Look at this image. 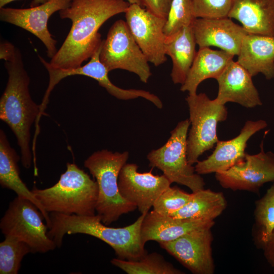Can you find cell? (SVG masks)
Here are the masks:
<instances>
[{
  "label": "cell",
  "mask_w": 274,
  "mask_h": 274,
  "mask_svg": "<svg viewBox=\"0 0 274 274\" xmlns=\"http://www.w3.org/2000/svg\"><path fill=\"white\" fill-rule=\"evenodd\" d=\"M130 5L125 0H72L68 8L59 11L60 18L71 20V29L47 64L61 69L81 66L102 44L98 32L101 26L112 17L125 13Z\"/></svg>",
  "instance_id": "cell-1"
},
{
  "label": "cell",
  "mask_w": 274,
  "mask_h": 274,
  "mask_svg": "<svg viewBox=\"0 0 274 274\" xmlns=\"http://www.w3.org/2000/svg\"><path fill=\"white\" fill-rule=\"evenodd\" d=\"M0 58L5 60L8 74L7 85L0 99V118L16 136L22 164L28 168L32 159L30 130L35 121L39 123L42 116L41 106L31 97L28 88L30 79L19 49L9 42L1 43Z\"/></svg>",
  "instance_id": "cell-2"
},
{
  "label": "cell",
  "mask_w": 274,
  "mask_h": 274,
  "mask_svg": "<svg viewBox=\"0 0 274 274\" xmlns=\"http://www.w3.org/2000/svg\"><path fill=\"white\" fill-rule=\"evenodd\" d=\"M145 215L141 214L129 225L115 228L104 224L97 214L78 216L50 213L48 235L59 248L66 234L89 235L109 245L118 258L138 260L147 254L141 236L142 224Z\"/></svg>",
  "instance_id": "cell-3"
},
{
  "label": "cell",
  "mask_w": 274,
  "mask_h": 274,
  "mask_svg": "<svg viewBox=\"0 0 274 274\" xmlns=\"http://www.w3.org/2000/svg\"><path fill=\"white\" fill-rule=\"evenodd\" d=\"M47 213L66 215H95L98 188L96 181L76 164L67 163L66 169L53 186L31 190Z\"/></svg>",
  "instance_id": "cell-4"
},
{
  "label": "cell",
  "mask_w": 274,
  "mask_h": 274,
  "mask_svg": "<svg viewBox=\"0 0 274 274\" xmlns=\"http://www.w3.org/2000/svg\"><path fill=\"white\" fill-rule=\"evenodd\" d=\"M128 158L127 151L120 153L102 150L92 154L84 162V166L97 183L98 194L95 210L106 225L137 209L121 195L118 187L120 172Z\"/></svg>",
  "instance_id": "cell-5"
},
{
  "label": "cell",
  "mask_w": 274,
  "mask_h": 274,
  "mask_svg": "<svg viewBox=\"0 0 274 274\" xmlns=\"http://www.w3.org/2000/svg\"><path fill=\"white\" fill-rule=\"evenodd\" d=\"M189 120L180 121L170 136L161 147L152 150L147 156L152 167L161 170L171 183L184 185L192 192L204 189L205 182L187 159V136Z\"/></svg>",
  "instance_id": "cell-6"
},
{
  "label": "cell",
  "mask_w": 274,
  "mask_h": 274,
  "mask_svg": "<svg viewBox=\"0 0 274 274\" xmlns=\"http://www.w3.org/2000/svg\"><path fill=\"white\" fill-rule=\"evenodd\" d=\"M186 101L191 125L187 141V159L193 165L219 141L217 126L227 119L228 111L224 105L210 99L204 93L188 94Z\"/></svg>",
  "instance_id": "cell-7"
},
{
  "label": "cell",
  "mask_w": 274,
  "mask_h": 274,
  "mask_svg": "<svg viewBox=\"0 0 274 274\" xmlns=\"http://www.w3.org/2000/svg\"><path fill=\"white\" fill-rule=\"evenodd\" d=\"M43 219L42 213L32 202L17 196L9 203L1 219L0 228L5 237L26 243L32 253H45L57 247L48 236L49 227Z\"/></svg>",
  "instance_id": "cell-8"
},
{
  "label": "cell",
  "mask_w": 274,
  "mask_h": 274,
  "mask_svg": "<svg viewBox=\"0 0 274 274\" xmlns=\"http://www.w3.org/2000/svg\"><path fill=\"white\" fill-rule=\"evenodd\" d=\"M99 59L109 72L121 69L136 74L147 83L151 76L148 60L133 37L126 21L118 20L102 40Z\"/></svg>",
  "instance_id": "cell-9"
},
{
  "label": "cell",
  "mask_w": 274,
  "mask_h": 274,
  "mask_svg": "<svg viewBox=\"0 0 274 274\" xmlns=\"http://www.w3.org/2000/svg\"><path fill=\"white\" fill-rule=\"evenodd\" d=\"M215 178L224 188L258 192L264 184L274 182V153L265 152L262 143L259 153H246L243 161L225 171L215 173Z\"/></svg>",
  "instance_id": "cell-10"
},
{
  "label": "cell",
  "mask_w": 274,
  "mask_h": 274,
  "mask_svg": "<svg viewBox=\"0 0 274 274\" xmlns=\"http://www.w3.org/2000/svg\"><path fill=\"white\" fill-rule=\"evenodd\" d=\"M125 14L128 27L148 61L156 66L164 63L166 19L135 4H130Z\"/></svg>",
  "instance_id": "cell-11"
},
{
  "label": "cell",
  "mask_w": 274,
  "mask_h": 274,
  "mask_svg": "<svg viewBox=\"0 0 274 274\" xmlns=\"http://www.w3.org/2000/svg\"><path fill=\"white\" fill-rule=\"evenodd\" d=\"M72 0H48L29 8H0V20L21 27L36 36L44 44L47 56L52 58L57 51L56 41L48 28V22L54 13L68 8Z\"/></svg>",
  "instance_id": "cell-12"
},
{
  "label": "cell",
  "mask_w": 274,
  "mask_h": 274,
  "mask_svg": "<svg viewBox=\"0 0 274 274\" xmlns=\"http://www.w3.org/2000/svg\"><path fill=\"white\" fill-rule=\"evenodd\" d=\"M211 228L192 231L169 242L159 243L160 247L194 274H213Z\"/></svg>",
  "instance_id": "cell-13"
},
{
  "label": "cell",
  "mask_w": 274,
  "mask_h": 274,
  "mask_svg": "<svg viewBox=\"0 0 274 274\" xmlns=\"http://www.w3.org/2000/svg\"><path fill=\"white\" fill-rule=\"evenodd\" d=\"M134 163H126L118 178V187L121 195L134 204L141 214L146 215L159 195L172 184L164 175H154L152 170L140 173Z\"/></svg>",
  "instance_id": "cell-14"
},
{
  "label": "cell",
  "mask_w": 274,
  "mask_h": 274,
  "mask_svg": "<svg viewBox=\"0 0 274 274\" xmlns=\"http://www.w3.org/2000/svg\"><path fill=\"white\" fill-rule=\"evenodd\" d=\"M267 126L264 120L247 121L238 135L228 141L219 140L212 154L196 163V173L201 175L224 172L243 161L248 140Z\"/></svg>",
  "instance_id": "cell-15"
},
{
  "label": "cell",
  "mask_w": 274,
  "mask_h": 274,
  "mask_svg": "<svg viewBox=\"0 0 274 274\" xmlns=\"http://www.w3.org/2000/svg\"><path fill=\"white\" fill-rule=\"evenodd\" d=\"M199 48L215 46L233 56L237 55L248 32L229 17L197 18L192 25Z\"/></svg>",
  "instance_id": "cell-16"
},
{
  "label": "cell",
  "mask_w": 274,
  "mask_h": 274,
  "mask_svg": "<svg viewBox=\"0 0 274 274\" xmlns=\"http://www.w3.org/2000/svg\"><path fill=\"white\" fill-rule=\"evenodd\" d=\"M252 78L233 59L216 79L218 91L216 100L222 105L232 102L247 108L261 106L262 101Z\"/></svg>",
  "instance_id": "cell-17"
},
{
  "label": "cell",
  "mask_w": 274,
  "mask_h": 274,
  "mask_svg": "<svg viewBox=\"0 0 274 274\" xmlns=\"http://www.w3.org/2000/svg\"><path fill=\"white\" fill-rule=\"evenodd\" d=\"M214 221L177 218L159 214L154 211L145 216L141 226L143 244L150 241L158 243L175 240L194 230L212 228Z\"/></svg>",
  "instance_id": "cell-18"
},
{
  "label": "cell",
  "mask_w": 274,
  "mask_h": 274,
  "mask_svg": "<svg viewBox=\"0 0 274 274\" xmlns=\"http://www.w3.org/2000/svg\"><path fill=\"white\" fill-rule=\"evenodd\" d=\"M237 56L252 77L261 73L268 80L274 78V37L248 33Z\"/></svg>",
  "instance_id": "cell-19"
},
{
  "label": "cell",
  "mask_w": 274,
  "mask_h": 274,
  "mask_svg": "<svg viewBox=\"0 0 274 274\" xmlns=\"http://www.w3.org/2000/svg\"><path fill=\"white\" fill-rule=\"evenodd\" d=\"M228 17L248 33L274 37V0H233Z\"/></svg>",
  "instance_id": "cell-20"
},
{
  "label": "cell",
  "mask_w": 274,
  "mask_h": 274,
  "mask_svg": "<svg viewBox=\"0 0 274 274\" xmlns=\"http://www.w3.org/2000/svg\"><path fill=\"white\" fill-rule=\"evenodd\" d=\"M234 56L224 50H215L210 47L199 48L185 81L181 86L183 92L188 94L197 93V89L204 80H216L233 60Z\"/></svg>",
  "instance_id": "cell-21"
},
{
  "label": "cell",
  "mask_w": 274,
  "mask_h": 274,
  "mask_svg": "<svg viewBox=\"0 0 274 274\" xmlns=\"http://www.w3.org/2000/svg\"><path fill=\"white\" fill-rule=\"evenodd\" d=\"M20 159L8 142L3 130H0V184L4 188L15 192L18 196L32 202L42 213L49 227V214L43 207L33 193L27 188L20 177L18 162Z\"/></svg>",
  "instance_id": "cell-22"
},
{
  "label": "cell",
  "mask_w": 274,
  "mask_h": 274,
  "mask_svg": "<svg viewBox=\"0 0 274 274\" xmlns=\"http://www.w3.org/2000/svg\"><path fill=\"white\" fill-rule=\"evenodd\" d=\"M196 45L192 26L166 38L165 52L172 61L170 77L174 84L182 85L185 81L197 53Z\"/></svg>",
  "instance_id": "cell-23"
},
{
  "label": "cell",
  "mask_w": 274,
  "mask_h": 274,
  "mask_svg": "<svg viewBox=\"0 0 274 274\" xmlns=\"http://www.w3.org/2000/svg\"><path fill=\"white\" fill-rule=\"evenodd\" d=\"M226 200L222 192L201 189L192 196L182 208L170 216L177 218L214 221L226 209Z\"/></svg>",
  "instance_id": "cell-24"
},
{
  "label": "cell",
  "mask_w": 274,
  "mask_h": 274,
  "mask_svg": "<svg viewBox=\"0 0 274 274\" xmlns=\"http://www.w3.org/2000/svg\"><path fill=\"white\" fill-rule=\"evenodd\" d=\"M253 236L255 244L263 249L274 231V183L255 202Z\"/></svg>",
  "instance_id": "cell-25"
},
{
  "label": "cell",
  "mask_w": 274,
  "mask_h": 274,
  "mask_svg": "<svg viewBox=\"0 0 274 274\" xmlns=\"http://www.w3.org/2000/svg\"><path fill=\"white\" fill-rule=\"evenodd\" d=\"M111 264L127 274H182L156 252L147 254L138 260H126L118 258L111 260Z\"/></svg>",
  "instance_id": "cell-26"
},
{
  "label": "cell",
  "mask_w": 274,
  "mask_h": 274,
  "mask_svg": "<svg viewBox=\"0 0 274 274\" xmlns=\"http://www.w3.org/2000/svg\"><path fill=\"white\" fill-rule=\"evenodd\" d=\"M32 253L30 247L16 238L5 236L0 243V273L17 274L23 257Z\"/></svg>",
  "instance_id": "cell-27"
},
{
  "label": "cell",
  "mask_w": 274,
  "mask_h": 274,
  "mask_svg": "<svg viewBox=\"0 0 274 274\" xmlns=\"http://www.w3.org/2000/svg\"><path fill=\"white\" fill-rule=\"evenodd\" d=\"M196 18L192 0H172L163 28L166 37H172L184 27L191 26Z\"/></svg>",
  "instance_id": "cell-28"
},
{
  "label": "cell",
  "mask_w": 274,
  "mask_h": 274,
  "mask_svg": "<svg viewBox=\"0 0 274 274\" xmlns=\"http://www.w3.org/2000/svg\"><path fill=\"white\" fill-rule=\"evenodd\" d=\"M191 196L192 193L170 186L157 198L153 210L162 215L171 216L187 204Z\"/></svg>",
  "instance_id": "cell-29"
},
{
  "label": "cell",
  "mask_w": 274,
  "mask_h": 274,
  "mask_svg": "<svg viewBox=\"0 0 274 274\" xmlns=\"http://www.w3.org/2000/svg\"><path fill=\"white\" fill-rule=\"evenodd\" d=\"M232 2L233 0H192L195 16L203 18L228 17Z\"/></svg>",
  "instance_id": "cell-30"
},
{
  "label": "cell",
  "mask_w": 274,
  "mask_h": 274,
  "mask_svg": "<svg viewBox=\"0 0 274 274\" xmlns=\"http://www.w3.org/2000/svg\"><path fill=\"white\" fill-rule=\"evenodd\" d=\"M144 7L152 14L166 19L172 0H142Z\"/></svg>",
  "instance_id": "cell-31"
},
{
  "label": "cell",
  "mask_w": 274,
  "mask_h": 274,
  "mask_svg": "<svg viewBox=\"0 0 274 274\" xmlns=\"http://www.w3.org/2000/svg\"><path fill=\"white\" fill-rule=\"evenodd\" d=\"M262 250L266 261L274 268V231L269 241Z\"/></svg>",
  "instance_id": "cell-32"
},
{
  "label": "cell",
  "mask_w": 274,
  "mask_h": 274,
  "mask_svg": "<svg viewBox=\"0 0 274 274\" xmlns=\"http://www.w3.org/2000/svg\"><path fill=\"white\" fill-rule=\"evenodd\" d=\"M15 1L17 0H0V8L5 7L6 5ZM48 1V0H33L32 5H33L32 6H37L43 4Z\"/></svg>",
  "instance_id": "cell-33"
},
{
  "label": "cell",
  "mask_w": 274,
  "mask_h": 274,
  "mask_svg": "<svg viewBox=\"0 0 274 274\" xmlns=\"http://www.w3.org/2000/svg\"><path fill=\"white\" fill-rule=\"evenodd\" d=\"M130 4H135L144 7L143 3L142 0H126Z\"/></svg>",
  "instance_id": "cell-34"
}]
</instances>
